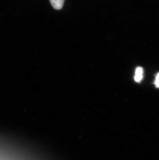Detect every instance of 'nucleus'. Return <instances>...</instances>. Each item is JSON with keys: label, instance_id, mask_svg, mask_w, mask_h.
<instances>
[{"label": "nucleus", "instance_id": "1", "mask_svg": "<svg viewBox=\"0 0 159 160\" xmlns=\"http://www.w3.org/2000/svg\"><path fill=\"white\" fill-rule=\"evenodd\" d=\"M65 0H50L53 8L56 10L62 9L63 7Z\"/></svg>", "mask_w": 159, "mask_h": 160}, {"label": "nucleus", "instance_id": "2", "mask_svg": "<svg viewBox=\"0 0 159 160\" xmlns=\"http://www.w3.org/2000/svg\"><path fill=\"white\" fill-rule=\"evenodd\" d=\"M142 78H143V69L141 68L138 67L137 68L136 72H135L134 79H135V82H139L141 81Z\"/></svg>", "mask_w": 159, "mask_h": 160}, {"label": "nucleus", "instance_id": "3", "mask_svg": "<svg viewBox=\"0 0 159 160\" xmlns=\"http://www.w3.org/2000/svg\"><path fill=\"white\" fill-rule=\"evenodd\" d=\"M155 85L157 88H159V73L157 74L156 81H155Z\"/></svg>", "mask_w": 159, "mask_h": 160}]
</instances>
